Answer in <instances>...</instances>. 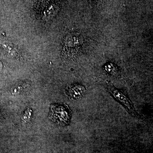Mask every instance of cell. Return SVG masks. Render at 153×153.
Wrapping results in <instances>:
<instances>
[{
    "mask_svg": "<svg viewBox=\"0 0 153 153\" xmlns=\"http://www.w3.org/2000/svg\"><path fill=\"white\" fill-rule=\"evenodd\" d=\"M2 48L9 57L15 59H19L20 57V52L16 47L8 41H3L1 43Z\"/></svg>",
    "mask_w": 153,
    "mask_h": 153,
    "instance_id": "5b68a950",
    "label": "cell"
},
{
    "mask_svg": "<svg viewBox=\"0 0 153 153\" xmlns=\"http://www.w3.org/2000/svg\"><path fill=\"white\" fill-rule=\"evenodd\" d=\"M71 111L66 104L52 105L49 118L61 126H66L70 124Z\"/></svg>",
    "mask_w": 153,
    "mask_h": 153,
    "instance_id": "6da1fadb",
    "label": "cell"
},
{
    "mask_svg": "<svg viewBox=\"0 0 153 153\" xmlns=\"http://www.w3.org/2000/svg\"><path fill=\"white\" fill-rule=\"evenodd\" d=\"M82 43L81 36L77 34H70L65 40V48L67 52H76L78 51L77 49L81 48Z\"/></svg>",
    "mask_w": 153,
    "mask_h": 153,
    "instance_id": "3957f363",
    "label": "cell"
},
{
    "mask_svg": "<svg viewBox=\"0 0 153 153\" xmlns=\"http://www.w3.org/2000/svg\"><path fill=\"white\" fill-rule=\"evenodd\" d=\"M0 116H1V114H0Z\"/></svg>",
    "mask_w": 153,
    "mask_h": 153,
    "instance_id": "30bf717a",
    "label": "cell"
},
{
    "mask_svg": "<svg viewBox=\"0 0 153 153\" xmlns=\"http://www.w3.org/2000/svg\"><path fill=\"white\" fill-rule=\"evenodd\" d=\"M29 82H21L14 86L11 89V92L13 95H18L23 93L30 87Z\"/></svg>",
    "mask_w": 153,
    "mask_h": 153,
    "instance_id": "8992f818",
    "label": "cell"
},
{
    "mask_svg": "<svg viewBox=\"0 0 153 153\" xmlns=\"http://www.w3.org/2000/svg\"><path fill=\"white\" fill-rule=\"evenodd\" d=\"M3 68V64L2 63L1 61L0 60V71H1L2 70Z\"/></svg>",
    "mask_w": 153,
    "mask_h": 153,
    "instance_id": "9c48e42d",
    "label": "cell"
},
{
    "mask_svg": "<svg viewBox=\"0 0 153 153\" xmlns=\"http://www.w3.org/2000/svg\"><path fill=\"white\" fill-rule=\"evenodd\" d=\"M86 88L81 84H74L67 86L66 93L68 98L71 100H79L85 94Z\"/></svg>",
    "mask_w": 153,
    "mask_h": 153,
    "instance_id": "277c9868",
    "label": "cell"
},
{
    "mask_svg": "<svg viewBox=\"0 0 153 153\" xmlns=\"http://www.w3.org/2000/svg\"><path fill=\"white\" fill-rule=\"evenodd\" d=\"M106 85L107 88L110 93L132 116L134 117H139L140 115L135 109L132 102L124 92L117 88L108 81L106 82Z\"/></svg>",
    "mask_w": 153,
    "mask_h": 153,
    "instance_id": "7a4b0ae2",
    "label": "cell"
},
{
    "mask_svg": "<svg viewBox=\"0 0 153 153\" xmlns=\"http://www.w3.org/2000/svg\"><path fill=\"white\" fill-rule=\"evenodd\" d=\"M105 71L106 73L111 76H117L119 75V71L117 68L111 63H108L105 66Z\"/></svg>",
    "mask_w": 153,
    "mask_h": 153,
    "instance_id": "ba28073f",
    "label": "cell"
},
{
    "mask_svg": "<svg viewBox=\"0 0 153 153\" xmlns=\"http://www.w3.org/2000/svg\"><path fill=\"white\" fill-rule=\"evenodd\" d=\"M32 115L33 111L32 109L29 108L25 111L21 117V122L22 126H25L29 124L32 119Z\"/></svg>",
    "mask_w": 153,
    "mask_h": 153,
    "instance_id": "52a82bcc",
    "label": "cell"
}]
</instances>
